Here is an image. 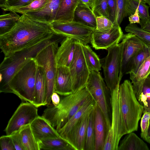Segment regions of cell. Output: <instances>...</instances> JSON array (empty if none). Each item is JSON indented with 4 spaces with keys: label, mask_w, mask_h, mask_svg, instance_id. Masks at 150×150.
Masks as SVG:
<instances>
[{
    "label": "cell",
    "mask_w": 150,
    "mask_h": 150,
    "mask_svg": "<svg viewBox=\"0 0 150 150\" xmlns=\"http://www.w3.org/2000/svg\"><path fill=\"white\" fill-rule=\"evenodd\" d=\"M7 0H0V7L3 10L6 6V1Z\"/></svg>",
    "instance_id": "obj_49"
},
{
    "label": "cell",
    "mask_w": 150,
    "mask_h": 150,
    "mask_svg": "<svg viewBox=\"0 0 150 150\" xmlns=\"http://www.w3.org/2000/svg\"><path fill=\"white\" fill-rule=\"evenodd\" d=\"M35 0H7L6 6L3 10L4 11H10L11 9L19 8L27 6Z\"/></svg>",
    "instance_id": "obj_39"
},
{
    "label": "cell",
    "mask_w": 150,
    "mask_h": 150,
    "mask_svg": "<svg viewBox=\"0 0 150 150\" xmlns=\"http://www.w3.org/2000/svg\"><path fill=\"white\" fill-rule=\"evenodd\" d=\"M123 33L120 25L117 23L110 29L103 31L93 30L91 42L96 50L105 49L119 43L123 38Z\"/></svg>",
    "instance_id": "obj_13"
},
{
    "label": "cell",
    "mask_w": 150,
    "mask_h": 150,
    "mask_svg": "<svg viewBox=\"0 0 150 150\" xmlns=\"http://www.w3.org/2000/svg\"><path fill=\"white\" fill-rule=\"evenodd\" d=\"M52 43L39 51L35 57L37 64L43 68L45 78L46 104H51V97L55 92V79L57 65L56 54L58 42Z\"/></svg>",
    "instance_id": "obj_7"
},
{
    "label": "cell",
    "mask_w": 150,
    "mask_h": 150,
    "mask_svg": "<svg viewBox=\"0 0 150 150\" xmlns=\"http://www.w3.org/2000/svg\"><path fill=\"white\" fill-rule=\"evenodd\" d=\"M149 140H150V121L148 131L147 138L146 141L148 143Z\"/></svg>",
    "instance_id": "obj_50"
},
{
    "label": "cell",
    "mask_w": 150,
    "mask_h": 150,
    "mask_svg": "<svg viewBox=\"0 0 150 150\" xmlns=\"http://www.w3.org/2000/svg\"><path fill=\"white\" fill-rule=\"evenodd\" d=\"M119 144L117 150H149L147 145L133 132L128 134Z\"/></svg>",
    "instance_id": "obj_26"
},
{
    "label": "cell",
    "mask_w": 150,
    "mask_h": 150,
    "mask_svg": "<svg viewBox=\"0 0 150 150\" xmlns=\"http://www.w3.org/2000/svg\"><path fill=\"white\" fill-rule=\"evenodd\" d=\"M10 11L8 13L0 16V35L11 31L19 20L21 16L17 13L12 11Z\"/></svg>",
    "instance_id": "obj_31"
},
{
    "label": "cell",
    "mask_w": 150,
    "mask_h": 150,
    "mask_svg": "<svg viewBox=\"0 0 150 150\" xmlns=\"http://www.w3.org/2000/svg\"><path fill=\"white\" fill-rule=\"evenodd\" d=\"M146 3L142 0H126L127 17L133 14L137 9L141 19L140 23L146 21L149 16V7Z\"/></svg>",
    "instance_id": "obj_27"
},
{
    "label": "cell",
    "mask_w": 150,
    "mask_h": 150,
    "mask_svg": "<svg viewBox=\"0 0 150 150\" xmlns=\"http://www.w3.org/2000/svg\"><path fill=\"white\" fill-rule=\"evenodd\" d=\"M120 85L119 84L115 89L110 93L111 121L103 150H117L120 139L123 135L128 134L121 108Z\"/></svg>",
    "instance_id": "obj_6"
},
{
    "label": "cell",
    "mask_w": 150,
    "mask_h": 150,
    "mask_svg": "<svg viewBox=\"0 0 150 150\" xmlns=\"http://www.w3.org/2000/svg\"><path fill=\"white\" fill-rule=\"evenodd\" d=\"M147 78L150 79V74L149 75Z\"/></svg>",
    "instance_id": "obj_52"
},
{
    "label": "cell",
    "mask_w": 150,
    "mask_h": 150,
    "mask_svg": "<svg viewBox=\"0 0 150 150\" xmlns=\"http://www.w3.org/2000/svg\"><path fill=\"white\" fill-rule=\"evenodd\" d=\"M94 129L95 134V150H103L107 131L104 116L97 104L95 108Z\"/></svg>",
    "instance_id": "obj_20"
},
{
    "label": "cell",
    "mask_w": 150,
    "mask_h": 150,
    "mask_svg": "<svg viewBox=\"0 0 150 150\" xmlns=\"http://www.w3.org/2000/svg\"><path fill=\"white\" fill-rule=\"evenodd\" d=\"M19 131L25 150H40L39 143L34 135L30 124L23 126Z\"/></svg>",
    "instance_id": "obj_30"
},
{
    "label": "cell",
    "mask_w": 150,
    "mask_h": 150,
    "mask_svg": "<svg viewBox=\"0 0 150 150\" xmlns=\"http://www.w3.org/2000/svg\"><path fill=\"white\" fill-rule=\"evenodd\" d=\"M16 150H25L19 130L10 135Z\"/></svg>",
    "instance_id": "obj_44"
},
{
    "label": "cell",
    "mask_w": 150,
    "mask_h": 150,
    "mask_svg": "<svg viewBox=\"0 0 150 150\" xmlns=\"http://www.w3.org/2000/svg\"><path fill=\"white\" fill-rule=\"evenodd\" d=\"M95 107L91 111L89 116L86 132L84 150H95V134L94 129Z\"/></svg>",
    "instance_id": "obj_34"
},
{
    "label": "cell",
    "mask_w": 150,
    "mask_h": 150,
    "mask_svg": "<svg viewBox=\"0 0 150 150\" xmlns=\"http://www.w3.org/2000/svg\"><path fill=\"white\" fill-rule=\"evenodd\" d=\"M148 143L150 144V140L149 141Z\"/></svg>",
    "instance_id": "obj_53"
},
{
    "label": "cell",
    "mask_w": 150,
    "mask_h": 150,
    "mask_svg": "<svg viewBox=\"0 0 150 150\" xmlns=\"http://www.w3.org/2000/svg\"><path fill=\"white\" fill-rule=\"evenodd\" d=\"M96 104V102L91 96L83 104L65 125L58 131L61 136L63 138L79 122L84 115L90 109L94 108Z\"/></svg>",
    "instance_id": "obj_22"
},
{
    "label": "cell",
    "mask_w": 150,
    "mask_h": 150,
    "mask_svg": "<svg viewBox=\"0 0 150 150\" xmlns=\"http://www.w3.org/2000/svg\"><path fill=\"white\" fill-rule=\"evenodd\" d=\"M39 144L40 150H75L72 146L61 136L57 138L41 141Z\"/></svg>",
    "instance_id": "obj_28"
},
{
    "label": "cell",
    "mask_w": 150,
    "mask_h": 150,
    "mask_svg": "<svg viewBox=\"0 0 150 150\" xmlns=\"http://www.w3.org/2000/svg\"><path fill=\"white\" fill-rule=\"evenodd\" d=\"M96 18L90 8L79 3L75 11L73 21L83 24L94 30L96 28Z\"/></svg>",
    "instance_id": "obj_24"
},
{
    "label": "cell",
    "mask_w": 150,
    "mask_h": 150,
    "mask_svg": "<svg viewBox=\"0 0 150 150\" xmlns=\"http://www.w3.org/2000/svg\"><path fill=\"white\" fill-rule=\"evenodd\" d=\"M108 8L109 19L113 23L116 22L117 15V4L116 0H108Z\"/></svg>",
    "instance_id": "obj_43"
},
{
    "label": "cell",
    "mask_w": 150,
    "mask_h": 150,
    "mask_svg": "<svg viewBox=\"0 0 150 150\" xmlns=\"http://www.w3.org/2000/svg\"><path fill=\"white\" fill-rule=\"evenodd\" d=\"M54 32L65 37L73 38L83 45L90 42L93 30L79 23L53 21L50 23Z\"/></svg>",
    "instance_id": "obj_11"
},
{
    "label": "cell",
    "mask_w": 150,
    "mask_h": 150,
    "mask_svg": "<svg viewBox=\"0 0 150 150\" xmlns=\"http://www.w3.org/2000/svg\"><path fill=\"white\" fill-rule=\"evenodd\" d=\"M95 107L87 111L63 138L72 146L75 150H84L86 132L89 116Z\"/></svg>",
    "instance_id": "obj_15"
},
{
    "label": "cell",
    "mask_w": 150,
    "mask_h": 150,
    "mask_svg": "<svg viewBox=\"0 0 150 150\" xmlns=\"http://www.w3.org/2000/svg\"><path fill=\"white\" fill-rule=\"evenodd\" d=\"M0 146L1 150H16L10 135H2L0 137Z\"/></svg>",
    "instance_id": "obj_42"
},
{
    "label": "cell",
    "mask_w": 150,
    "mask_h": 150,
    "mask_svg": "<svg viewBox=\"0 0 150 150\" xmlns=\"http://www.w3.org/2000/svg\"><path fill=\"white\" fill-rule=\"evenodd\" d=\"M150 74V56L146 59L135 74H129L135 94L141 90L145 80Z\"/></svg>",
    "instance_id": "obj_25"
},
{
    "label": "cell",
    "mask_w": 150,
    "mask_h": 150,
    "mask_svg": "<svg viewBox=\"0 0 150 150\" xmlns=\"http://www.w3.org/2000/svg\"><path fill=\"white\" fill-rule=\"evenodd\" d=\"M91 96L85 87L64 96L56 106L52 104L47 105L42 116L58 132Z\"/></svg>",
    "instance_id": "obj_3"
},
{
    "label": "cell",
    "mask_w": 150,
    "mask_h": 150,
    "mask_svg": "<svg viewBox=\"0 0 150 150\" xmlns=\"http://www.w3.org/2000/svg\"><path fill=\"white\" fill-rule=\"evenodd\" d=\"M120 106L128 133L137 131L143 108L136 97L130 81L126 80L119 86Z\"/></svg>",
    "instance_id": "obj_5"
},
{
    "label": "cell",
    "mask_w": 150,
    "mask_h": 150,
    "mask_svg": "<svg viewBox=\"0 0 150 150\" xmlns=\"http://www.w3.org/2000/svg\"><path fill=\"white\" fill-rule=\"evenodd\" d=\"M150 56V46H147L139 51L131 59L129 62L125 74H135L145 60Z\"/></svg>",
    "instance_id": "obj_29"
},
{
    "label": "cell",
    "mask_w": 150,
    "mask_h": 150,
    "mask_svg": "<svg viewBox=\"0 0 150 150\" xmlns=\"http://www.w3.org/2000/svg\"><path fill=\"white\" fill-rule=\"evenodd\" d=\"M79 3V0H61L54 21H73L75 11Z\"/></svg>",
    "instance_id": "obj_23"
},
{
    "label": "cell",
    "mask_w": 150,
    "mask_h": 150,
    "mask_svg": "<svg viewBox=\"0 0 150 150\" xmlns=\"http://www.w3.org/2000/svg\"><path fill=\"white\" fill-rule=\"evenodd\" d=\"M117 15L116 22L120 25L123 19L127 17L126 14V0H116Z\"/></svg>",
    "instance_id": "obj_38"
},
{
    "label": "cell",
    "mask_w": 150,
    "mask_h": 150,
    "mask_svg": "<svg viewBox=\"0 0 150 150\" xmlns=\"http://www.w3.org/2000/svg\"><path fill=\"white\" fill-rule=\"evenodd\" d=\"M108 0H95L92 11L96 17L103 16L109 19Z\"/></svg>",
    "instance_id": "obj_37"
},
{
    "label": "cell",
    "mask_w": 150,
    "mask_h": 150,
    "mask_svg": "<svg viewBox=\"0 0 150 150\" xmlns=\"http://www.w3.org/2000/svg\"><path fill=\"white\" fill-rule=\"evenodd\" d=\"M145 2L146 3L148 4L150 7V0H145Z\"/></svg>",
    "instance_id": "obj_51"
},
{
    "label": "cell",
    "mask_w": 150,
    "mask_h": 150,
    "mask_svg": "<svg viewBox=\"0 0 150 150\" xmlns=\"http://www.w3.org/2000/svg\"><path fill=\"white\" fill-rule=\"evenodd\" d=\"M136 97L143 108V113L150 112V79L147 78L141 90L135 94Z\"/></svg>",
    "instance_id": "obj_33"
},
{
    "label": "cell",
    "mask_w": 150,
    "mask_h": 150,
    "mask_svg": "<svg viewBox=\"0 0 150 150\" xmlns=\"http://www.w3.org/2000/svg\"><path fill=\"white\" fill-rule=\"evenodd\" d=\"M30 126L37 140H42L59 137L58 132L42 116H38L30 124Z\"/></svg>",
    "instance_id": "obj_16"
},
{
    "label": "cell",
    "mask_w": 150,
    "mask_h": 150,
    "mask_svg": "<svg viewBox=\"0 0 150 150\" xmlns=\"http://www.w3.org/2000/svg\"><path fill=\"white\" fill-rule=\"evenodd\" d=\"M142 0V1H145V0Z\"/></svg>",
    "instance_id": "obj_54"
},
{
    "label": "cell",
    "mask_w": 150,
    "mask_h": 150,
    "mask_svg": "<svg viewBox=\"0 0 150 150\" xmlns=\"http://www.w3.org/2000/svg\"><path fill=\"white\" fill-rule=\"evenodd\" d=\"M58 94L57 93L54 92L51 96V101L52 104L55 106L57 105L60 101V97Z\"/></svg>",
    "instance_id": "obj_46"
},
{
    "label": "cell",
    "mask_w": 150,
    "mask_h": 150,
    "mask_svg": "<svg viewBox=\"0 0 150 150\" xmlns=\"http://www.w3.org/2000/svg\"><path fill=\"white\" fill-rule=\"evenodd\" d=\"M38 116L37 108L28 102L22 103L9 120L4 131L10 135L23 126L30 124Z\"/></svg>",
    "instance_id": "obj_12"
},
{
    "label": "cell",
    "mask_w": 150,
    "mask_h": 150,
    "mask_svg": "<svg viewBox=\"0 0 150 150\" xmlns=\"http://www.w3.org/2000/svg\"><path fill=\"white\" fill-rule=\"evenodd\" d=\"M33 104L37 108L46 105L45 78L42 68L37 65Z\"/></svg>",
    "instance_id": "obj_21"
},
{
    "label": "cell",
    "mask_w": 150,
    "mask_h": 150,
    "mask_svg": "<svg viewBox=\"0 0 150 150\" xmlns=\"http://www.w3.org/2000/svg\"><path fill=\"white\" fill-rule=\"evenodd\" d=\"M69 68L72 79L73 91L75 93L86 87L91 72L85 60L82 44L77 41Z\"/></svg>",
    "instance_id": "obj_10"
},
{
    "label": "cell",
    "mask_w": 150,
    "mask_h": 150,
    "mask_svg": "<svg viewBox=\"0 0 150 150\" xmlns=\"http://www.w3.org/2000/svg\"><path fill=\"white\" fill-rule=\"evenodd\" d=\"M55 92L64 96L73 93L69 67L57 65L55 79Z\"/></svg>",
    "instance_id": "obj_17"
},
{
    "label": "cell",
    "mask_w": 150,
    "mask_h": 150,
    "mask_svg": "<svg viewBox=\"0 0 150 150\" xmlns=\"http://www.w3.org/2000/svg\"><path fill=\"white\" fill-rule=\"evenodd\" d=\"M150 121V112L143 113L140 123L141 136L144 140H146Z\"/></svg>",
    "instance_id": "obj_40"
},
{
    "label": "cell",
    "mask_w": 150,
    "mask_h": 150,
    "mask_svg": "<svg viewBox=\"0 0 150 150\" xmlns=\"http://www.w3.org/2000/svg\"><path fill=\"white\" fill-rule=\"evenodd\" d=\"M55 34L50 23L23 14L11 31L0 35V48L5 57L8 56L49 38Z\"/></svg>",
    "instance_id": "obj_1"
},
{
    "label": "cell",
    "mask_w": 150,
    "mask_h": 150,
    "mask_svg": "<svg viewBox=\"0 0 150 150\" xmlns=\"http://www.w3.org/2000/svg\"><path fill=\"white\" fill-rule=\"evenodd\" d=\"M108 53L102 66L104 80L110 93L120 84L123 74L120 72L122 59L121 43L107 49Z\"/></svg>",
    "instance_id": "obj_9"
},
{
    "label": "cell",
    "mask_w": 150,
    "mask_h": 150,
    "mask_svg": "<svg viewBox=\"0 0 150 150\" xmlns=\"http://www.w3.org/2000/svg\"><path fill=\"white\" fill-rule=\"evenodd\" d=\"M61 0H48L42 8L25 14L30 18L38 21L51 23L54 21Z\"/></svg>",
    "instance_id": "obj_18"
},
{
    "label": "cell",
    "mask_w": 150,
    "mask_h": 150,
    "mask_svg": "<svg viewBox=\"0 0 150 150\" xmlns=\"http://www.w3.org/2000/svg\"><path fill=\"white\" fill-rule=\"evenodd\" d=\"M96 30L99 31L108 30L111 28L114 24L109 19L103 16L96 17Z\"/></svg>",
    "instance_id": "obj_41"
},
{
    "label": "cell",
    "mask_w": 150,
    "mask_h": 150,
    "mask_svg": "<svg viewBox=\"0 0 150 150\" xmlns=\"http://www.w3.org/2000/svg\"><path fill=\"white\" fill-rule=\"evenodd\" d=\"M125 31L136 35L147 46H150V33L142 30L135 24H129L125 27Z\"/></svg>",
    "instance_id": "obj_35"
},
{
    "label": "cell",
    "mask_w": 150,
    "mask_h": 150,
    "mask_svg": "<svg viewBox=\"0 0 150 150\" xmlns=\"http://www.w3.org/2000/svg\"><path fill=\"white\" fill-rule=\"evenodd\" d=\"M82 47L85 60L90 71H99L102 65L98 56L88 45L82 44Z\"/></svg>",
    "instance_id": "obj_32"
},
{
    "label": "cell",
    "mask_w": 150,
    "mask_h": 150,
    "mask_svg": "<svg viewBox=\"0 0 150 150\" xmlns=\"http://www.w3.org/2000/svg\"><path fill=\"white\" fill-rule=\"evenodd\" d=\"M48 0H35L28 5L18 8L10 10L22 14L40 10L46 5Z\"/></svg>",
    "instance_id": "obj_36"
},
{
    "label": "cell",
    "mask_w": 150,
    "mask_h": 150,
    "mask_svg": "<svg viewBox=\"0 0 150 150\" xmlns=\"http://www.w3.org/2000/svg\"><path fill=\"white\" fill-rule=\"evenodd\" d=\"M37 66L34 57L29 58L14 75L9 84L12 93L21 100L32 104Z\"/></svg>",
    "instance_id": "obj_4"
},
{
    "label": "cell",
    "mask_w": 150,
    "mask_h": 150,
    "mask_svg": "<svg viewBox=\"0 0 150 150\" xmlns=\"http://www.w3.org/2000/svg\"><path fill=\"white\" fill-rule=\"evenodd\" d=\"M122 40L120 72L123 74H125L128 64L132 57L147 46L136 35L132 33L124 34Z\"/></svg>",
    "instance_id": "obj_14"
},
{
    "label": "cell",
    "mask_w": 150,
    "mask_h": 150,
    "mask_svg": "<svg viewBox=\"0 0 150 150\" xmlns=\"http://www.w3.org/2000/svg\"><path fill=\"white\" fill-rule=\"evenodd\" d=\"M62 38L61 35L55 33L49 38L4 57L0 65V92L12 93L9 84L15 74L29 58L35 57L44 47L52 43L59 42Z\"/></svg>",
    "instance_id": "obj_2"
},
{
    "label": "cell",
    "mask_w": 150,
    "mask_h": 150,
    "mask_svg": "<svg viewBox=\"0 0 150 150\" xmlns=\"http://www.w3.org/2000/svg\"><path fill=\"white\" fill-rule=\"evenodd\" d=\"M77 41L68 37L62 40L56 54L57 65L69 67L73 57Z\"/></svg>",
    "instance_id": "obj_19"
},
{
    "label": "cell",
    "mask_w": 150,
    "mask_h": 150,
    "mask_svg": "<svg viewBox=\"0 0 150 150\" xmlns=\"http://www.w3.org/2000/svg\"><path fill=\"white\" fill-rule=\"evenodd\" d=\"M86 87L103 114L108 132L111 125L108 95L109 89L99 71H91Z\"/></svg>",
    "instance_id": "obj_8"
},
{
    "label": "cell",
    "mask_w": 150,
    "mask_h": 150,
    "mask_svg": "<svg viewBox=\"0 0 150 150\" xmlns=\"http://www.w3.org/2000/svg\"><path fill=\"white\" fill-rule=\"evenodd\" d=\"M94 1L95 0H79V3L85 5L92 10L94 7Z\"/></svg>",
    "instance_id": "obj_48"
},
{
    "label": "cell",
    "mask_w": 150,
    "mask_h": 150,
    "mask_svg": "<svg viewBox=\"0 0 150 150\" xmlns=\"http://www.w3.org/2000/svg\"><path fill=\"white\" fill-rule=\"evenodd\" d=\"M130 23H140V18L137 9L136 10L135 12L128 17Z\"/></svg>",
    "instance_id": "obj_45"
},
{
    "label": "cell",
    "mask_w": 150,
    "mask_h": 150,
    "mask_svg": "<svg viewBox=\"0 0 150 150\" xmlns=\"http://www.w3.org/2000/svg\"><path fill=\"white\" fill-rule=\"evenodd\" d=\"M141 28L143 30L150 33V16L145 22L139 23Z\"/></svg>",
    "instance_id": "obj_47"
}]
</instances>
